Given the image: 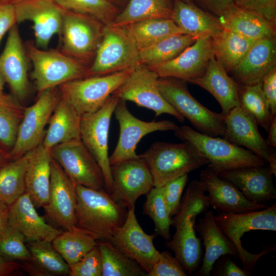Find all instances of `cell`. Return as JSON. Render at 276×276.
Masks as SVG:
<instances>
[{"label": "cell", "instance_id": "obj_55", "mask_svg": "<svg viewBox=\"0 0 276 276\" xmlns=\"http://www.w3.org/2000/svg\"><path fill=\"white\" fill-rule=\"evenodd\" d=\"M21 268V264L0 255V276H7Z\"/></svg>", "mask_w": 276, "mask_h": 276}, {"label": "cell", "instance_id": "obj_16", "mask_svg": "<svg viewBox=\"0 0 276 276\" xmlns=\"http://www.w3.org/2000/svg\"><path fill=\"white\" fill-rule=\"evenodd\" d=\"M76 185L52 158L49 197L43 206L47 216L59 227L68 229L76 225Z\"/></svg>", "mask_w": 276, "mask_h": 276}, {"label": "cell", "instance_id": "obj_1", "mask_svg": "<svg viewBox=\"0 0 276 276\" xmlns=\"http://www.w3.org/2000/svg\"><path fill=\"white\" fill-rule=\"evenodd\" d=\"M76 225L91 233L98 241L107 240L124 224L128 209L117 203L105 189L76 185Z\"/></svg>", "mask_w": 276, "mask_h": 276}, {"label": "cell", "instance_id": "obj_61", "mask_svg": "<svg viewBox=\"0 0 276 276\" xmlns=\"http://www.w3.org/2000/svg\"><path fill=\"white\" fill-rule=\"evenodd\" d=\"M5 157L4 154L0 151V166L4 164Z\"/></svg>", "mask_w": 276, "mask_h": 276}, {"label": "cell", "instance_id": "obj_46", "mask_svg": "<svg viewBox=\"0 0 276 276\" xmlns=\"http://www.w3.org/2000/svg\"><path fill=\"white\" fill-rule=\"evenodd\" d=\"M22 117L0 106V143L5 147L12 148L14 146Z\"/></svg>", "mask_w": 276, "mask_h": 276}, {"label": "cell", "instance_id": "obj_19", "mask_svg": "<svg viewBox=\"0 0 276 276\" xmlns=\"http://www.w3.org/2000/svg\"><path fill=\"white\" fill-rule=\"evenodd\" d=\"M210 166L202 170L198 180L210 206L219 213H242L260 210L268 206L249 201L234 185L222 179Z\"/></svg>", "mask_w": 276, "mask_h": 276}, {"label": "cell", "instance_id": "obj_47", "mask_svg": "<svg viewBox=\"0 0 276 276\" xmlns=\"http://www.w3.org/2000/svg\"><path fill=\"white\" fill-rule=\"evenodd\" d=\"M188 180V174H186L162 186L164 199L171 217L179 211L182 193Z\"/></svg>", "mask_w": 276, "mask_h": 276}, {"label": "cell", "instance_id": "obj_39", "mask_svg": "<svg viewBox=\"0 0 276 276\" xmlns=\"http://www.w3.org/2000/svg\"><path fill=\"white\" fill-rule=\"evenodd\" d=\"M196 40L195 37L186 34L167 37L140 50V63L151 67L168 62L178 56Z\"/></svg>", "mask_w": 276, "mask_h": 276}, {"label": "cell", "instance_id": "obj_31", "mask_svg": "<svg viewBox=\"0 0 276 276\" xmlns=\"http://www.w3.org/2000/svg\"><path fill=\"white\" fill-rule=\"evenodd\" d=\"M52 156L41 144L33 150L25 176L26 192L35 206L43 207L48 202Z\"/></svg>", "mask_w": 276, "mask_h": 276}, {"label": "cell", "instance_id": "obj_58", "mask_svg": "<svg viewBox=\"0 0 276 276\" xmlns=\"http://www.w3.org/2000/svg\"><path fill=\"white\" fill-rule=\"evenodd\" d=\"M119 9L120 7H125L129 0H107Z\"/></svg>", "mask_w": 276, "mask_h": 276}, {"label": "cell", "instance_id": "obj_27", "mask_svg": "<svg viewBox=\"0 0 276 276\" xmlns=\"http://www.w3.org/2000/svg\"><path fill=\"white\" fill-rule=\"evenodd\" d=\"M196 217L189 215L173 220L172 225L175 232L172 239L165 243L189 274L198 267L202 255L201 239L196 236L194 228Z\"/></svg>", "mask_w": 276, "mask_h": 276}, {"label": "cell", "instance_id": "obj_14", "mask_svg": "<svg viewBox=\"0 0 276 276\" xmlns=\"http://www.w3.org/2000/svg\"><path fill=\"white\" fill-rule=\"evenodd\" d=\"M50 153L75 185L105 190L102 171L81 140L58 144Z\"/></svg>", "mask_w": 276, "mask_h": 276}, {"label": "cell", "instance_id": "obj_10", "mask_svg": "<svg viewBox=\"0 0 276 276\" xmlns=\"http://www.w3.org/2000/svg\"><path fill=\"white\" fill-rule=\"evenodd\" d=\"M104 26L89 15L64 10L61 52L85 63L89 61L95 57Z\"/></svg>", "mask_w": 276, "mask_h": 276}, {"label": "cell", "instance_id": "obj_41", "mask_svg": "<svg viewBox=\"0 0 276 276\" xmlns=\"http://www.w3.org/2000/svg\"><path fill=\"white\" fill-rule=\"evenodd\" d=\"M238 96L239 106L268 132L272 117L262 90V83L239 85Z\"/></svg>", "mask_w": 276, "mask_h": 276}, {"label": "cell", "instance_id": "obj_33", "mask_svg": "<svg viewBox=\"0 0 276 276\" xmlns=\"http://www.w3.org/2000/svg\"><path fill=\"white\" fill-rule=\"evenodd\" d=\"M28 249L31 254L29 261L24 262L21 267L31 275H70V267L55 249L51 242L37 241L30 242Z\"/></svg>", "mask_w": 276, "mask_h": 276}, {"label": "cell", "instance_id": "obj_21", "mask_svg": "<svg viewBox=\"0 0 276 276\" xmlns=\"http://www.w3.org/2000/svg\"><path fill=\"white\" fill-rule=\"evenodd\" d=\"M18 29L14 25L9 30L7 39L0 55V72L14 96L22 100L27 95L28 66Z\"/></svg>", "mask_w": 276, "mask_h": 276}, {"label": "cell", "instance_id": "obj_42", "mask_svg": "<svg viewBox=\"0 0 276 276\" xmlns=\"http://www.w3.org/2000/svg\"><path fill=\"white\" fill-rule=\"evenodd\" d=\"M143 206V213L153 221L155 233L167 240L171 239L170 227L172 217L168 212L163 192V188L153 187L147 194Z\"/></svg>", "mask_w": 276, "mask_h": 276}, {"label": "cell", "instance_id": "obj_13", "mask_svg": "<svg viewBox=\"0 0 276 276\" xmlns=\"http://www.w3.org/2000/svg\"><path fill=\"white\" fill-rule=\"evenodd\" d=\"M113 114L119 123L120 134L117 145L109 156L110 165L137 157V144L146 135L155 131H175L179 126L170 120L144 121L134 116L126 101L120 99Z\"/></svg>", "mask_w": 276, "mask_h": 276}, {"label": "cell", "instance_id": "obj_52", "mask_svg": "<svg viewBox=\"0 0 276 276\" xmlns=\"http://www.w3.org/2000/svg\"><path fill=\"white\" fill-rule=\"evenodd\" d=\"M16 23L14 5L0 4V42L5 34Z\"/></svg>", "mask_w": 276, "mask_h": 276}, {"label": "cell", "instance_id": "obj_60", "mask_svg": "<svg viewBox=\"0 0 276 276\" xmlns=\"http://www.w3.org/2000/svg\"><path fill=\"white\" fill-rule=\"evenodd\" d=\"M5 80L3 77V76L0 72V91H3L4 86L5 84Z\"/></svg>", "mask_w": 276, "mask_h": 276}, {"label": "cell", "instance_id": "obj_28", "mask_svg": "<svg viewBox=\"0 0 276 276\" xmlns=\"http://www.w3.org/2000/svg\"><path fill=\"white\" fill-rule=\"evenodd\" d=\"M189 82L209 92L219 103L221 113L224 117L232 109L239 106V85L214 55L210 60L204 74Z\"/></svg>", "mask_w": 276, "mask_h": 276}, {"label": "cell", "instance_id": "obj_53", "mask_svg": "<svg viewBox=\"0 0 276 276\" xmlns=\"http://www.w3.org/2000/svg\"><path fill=\"white\" fill-rule=\"evenodd\" d=\"M218 17L234 5L233 0H195Z\"/></svg>", "mask_w": 276, "mask_h": 276}, {"label": "cell", "instance_id": "obj_30", "mask_svg": "<svg viewBox=\"0 0 276 276\" xmlns=\"http://www.w3.org/2000/svg\"><path fill=\"white\" fill-rule=\"evenodd\" d=\"M81 115L60 96L48 122L42 144L50 150L63 143L80 139Z\"/></svg>", "mask_w": 276, "mask_h": 276}, {"label": "cell", "instance_id": "obj_12", "mask_svg": "<svg viewBox=\"0 0 276 276\" xmlns=\"http://www.w3.org/2000/svg\"><path fill=\"white\" fill-rule=\"evenodd\" d=\"M60 98L56 87L47 89L39 94L34 104L24 110L15 143L8 154L12 160L42 143L44 128Z\"/></svg>", "mask_w": 276, "mask_h": 276}, {"label": "cell", "instance_id": "obj_32", "mask_svg": "<svg viewBox=\"0 0 276 276\" xmlns=\"http://www.w3.org/2000/svg\"><path fill=\"white\" fill-rule=\"evenodd\" d=\"M219 19L223 29L251 40L275 37V25L235 4Z\"/></svg>", "mask_w": 276, "mask_h": 276}, {"label": "cell", "instance_id": "obj_51", "mask_svg": "<svg viewBox=\"0 0 276 276\" xmlns=\"http://www.w3.org/2000/svg\"><path fill=\"white\" fill-rule=\"evenodd\" d=\"M262 88L268 104L270 114L276 116V66L272 67L264 76Z\"/></svg>", "mask_w": 276, "mask_h": 276}, {"label": "cell", "instance_id": "obj_2", "mask_svg": "<svg viewBox=\"0 0 276 276\" xmlns=\"http://www.w3.org/2000/svg\"><path fill=\"white\" fill-rule=\"evenodd\" d=\"M139 155L147 165L155 187H162L209 164L198 149L187 141L180 143L156 142Z\"/></svg>", "mask_w": 276, "mask_h": 276}, {"label": "cell", "instance_id": "obj_48", "mask_svg": "<svg viewBox=\"0 0 276 276\" xmlns=\"http://www.w3.org/2000/svg\"><path fill=\"white\" fill-rule=\"evenodd\" d=\"M186 271L177 259L168 250L160 252L159 257L147 276H186Z\"/></svg>", "mask_w": 276, "mask_h": 276}, {"label": "cell", "instance_id": "obj_50", "mask_svg": "<svg viewBox=\"0 0 276 276\" xmlns=\"http://www.w3.org/2000/svg\"><path fill=\"white\" fill-rule=\"evenodd\" d=\"M225 255L220 257L214 263L211 272L214 276H249L251 270L241 268Z\"/></svg>", "mask_w": 276, "mask_h": 276}, {"label": "cell", "instance_id": "obj_3", "mask_svg": "<svg viewBox=\"0 0 276 276\" xmlns=\"http://www.w3.org/2000/svg\"><path fill=\"white\" fill-rule=\"evenodd\" d=\"M174 134L182 142L193 144L209 161L208 165L219 173L244 167L268 164L265 159L250 151L223 137L206 135L186 125L178 127Z\"/></svg>", "mask_w": 276, "mask_h": 276}, {"label": "cell", "instance_id": "obj_37", "mask_svg": "<svg viewBox=\"0 0 276 276\" xmlns=\"http://www.w3.org/2000/svg\"><path fill=\"white\" fill-rule=\"evenodd\" d=\"M52 243L71 266L79 261L98 242L89 232L75 225L59 234Z\"/></svg>", "mask_w": 276, "mask_h": 276}, {"label": "cell", "instance_id": "obj_29", "mask_svg": "<svg viewBox=\"0 0 276 276\" xmlns=\"http://www.w3.org/2000/svg\"><path fill=\"white\" fill-rule=\"evenodd\" d=\"M172 1L171 19L184 34L197 39L206 36L213 37L223 30L218 16L203 10L195 3Z\"/></svg>", "mask_w": 276, "mask_h": 276}, {"label": "cell", "instance_id": "obj_17", "mask_svg": "<svg viewBox=\"0 0 276 276\" xmlns=\"http://www.w3.org/2000/svg\"><path fill=\"white\" fill-rule=\"evenodd\" d=\"M14 7L16 23L32 22L38 48H47L55 35H61L64 10L53 0H25Z\"/></svg>", "mask_w": 276, "mask_h": 276}, {"label": "cell", "instance_id": "obj_22", "mask_svg": "<svg viewBox=\"0 0 276 276\" xmlns=\"http://www.w3.org/2000/svg\"><path fill=\"white\" fill-rule=\"evenodd\" d=\"M218 175L234 185L250 201L264 203L276 198L273 174L268 164L222 171Z\"/></svg>", "mask_w": 276, "mask_h": 276}, {"label": "cell", "instance_id": "obj_5", "mask_svg": "<svg viewBox=\"0 0 276 276\" xmlns=\"http://www.w3.org/2000/svg\"><path fill=\"white\" fill-rule=\"evenodd\" d=\"M158 86L165 100L199 132L223 137L225 117L202 105L190 93L186 81L172 77H158Z\"/></svg>", "mask_w": 276, "mask_h": 276}, {"label": "cell", "instance_id": "obj_36", "mask_svg": "<svg viewBox=\"0 0 276 276\" xmlns=\"http://www.w3.org/2000/svg\"><path fill=\"white\" fill-rule=\"evenodd\" d=\"M33 150L0 166V200L9 206L26 193V173Z\"/></svg>", "mask_w": 276, "mask_h": 276}, {"label": "cell", "instance_id": "obj_18", "mask_svg": "<svg viewBox=\"0 0 276 276\" xmlns=\"http://www.w3.org/2000/svg\"><path fill=\"white\" fill-rule=\"evenodd\" d=\"M156 234H146L139 223L134 210H129L122 226L107 240L117 250L136 261L147 273L160 255L153 240Z\"/></svg>", "mask_w": 276, "mask_h": 276}, {"label": "cell", "instance_id": "obj_38", "mask_svg": "<svg viewBox=\"0 0 276 276\" xmlns=\"http://www.w3.org/2000/svg\"><path fill=\"white\" fill-rule=\"evenodd\" d=\"M125 27L139 50L169 36L184 34L171 18L145 20Z\"/></svg>", "mask_w": 276, "mask_h": 276}, {"label": "cell", "instance_id": "obj_59", "mask_svg": "<svg viewBox=\"0 0 276 276\" xmlns=\"http://www.w3.org/2000/svg\"><path fill=\"white\" fill-rule=\"evenodd\" d=\"M25 0H0V4H10L14 5Z\"/></svg>", "mask_w": 276, "mask_h": 276}, {"label": "cell", "instance_id": "obj_49", "mask_svg": "<svg viewBox=\"0 0 276 276\" xmlns=\"http://www.w3.org/2000/svg\"><path fill=\"white\" fill-rule=\"evenodd\" d=\"M234 4L276 26V0H233Z\"/></svg>", "mask_w": 276, "mask_h": 276}, {"label": "cell", "instance_id": "obj_56", "mask_svg": "<svg viewBox=\"0 0 276 276\" xmlns=\"http://www.w3.org/2000/svg\"><path fill=\"white\" fill-rule=\"evenodd\" d=\"M9 206L0 200V236L9 224Z\"/></svg>", "mask_w": 276, "mask_h": 276}, {"label": "cell", "instance_id": "obj_15", "mask_svg": "<svg viewBox=\"0 0 276 276\" xmlns=\"http://www.w3.org/2000/svg\"><path fill=\"white\" fill-rule=\"evenodd\" d=\"M112 189L110 194L117 203L134 210L137 198L147 195L154 187L152 175L140 156L110 165Z\"/></svg>", "mask_w": 276, "mask_h": 276}, {"label": "cell", "instance_id": "obj_8", "mask_svg": "<svg viewBox=\"0 0 276 276\" xmlns=\"http://www.w3.org/2000/svg\"><path fill=\"white\" fill-rule=\"evenodd\" d=\"M133 69L66 82L59 86L60 96L81 116L96 112L124 82Z\"/></svg>", "mask_w": 276, "mask_h": 276}, {"label": "cell", "instance_id": "obj_24", "mask_svg": "<svg viewBox=\"0 0 276 276\" xmlns=\"http://www.w3.org/2000/svg\"><path fill=\"white\" fill-rule=\"evenodd\" d=\"M225 125L224 139L246 148L268 162L274 151L271 150L261 135L258 125L246 111L240 106L235 107L225 116Z\"/></svg>", "mask_w": 276, "mask_h": 276}, {"label": "cell", "instance_id": "obj_43", "mask_svg": "<svg viewBox=\"0 0 276 276\" xmlns=\"http://www.w3.org/2000/svg\"><path fill=\"white\" fill-rule=\"evenodd\" d=\"M61 9L91 16L103 24H111L119 9L107 0H53Z\"/></svg>", "mask_w": 276, "mask_h": 276}, {"label": "cell", "instance_id": "obj_23", "mask_svg": "<svg viewBox=\"0 0 276 276\" xmlns=\"http://www.w3.org/2000/svg\"><path fill=\"white\" fill-rule=\"evenodd\" d=\"M276 66L275 37L256 41L229 74L239 85L261 83L264 76Z\"/></svg>", "mask_w": 276, "mask_h": 276}, {"label": "cell", "instance_id": "obj_11", "mask_svg": "<svg viewBox=\"0 0 276 276\" xmlns=\"http://www.w3.org/2000/svg\"><path fill=\"white\" fill-rule=\"evenodd\" d=\"M158 76L146 65L140 64L113 93L120 99L131 101L137 106L147 108L158 117L169 114L182 123L185 118L163 97L158 86Z\"/></svg>", "mask_w": 276, "mask_h": 276}, {"label": "cell", "instance_id": "obj_62", "mask_svg": "<svg viewBox=\"0 0 276 276\" xmlns=\"http://www.w3.org/2000/svg\"><path fill=\"white\" fill-rule=\"evenodd\" d=\"M181 1H183L185 3H189V4H195V0H180Z\"/></svg>", "mask_w": 276, "mask_h": 276}, {"label": "cell", "instance_id": "obj_25", "mask_svg": "<svg viewBox=\"0 0 276 276\" xmlns=\"http://www.w3.org/2000/svg\"><path fill=\"white\" fill-rule=\"evenodd\" d=\"M9 224L17 229L26 241L51 242L62 232L48 224L37 212L29 195L25 193L9 206Z\"/></svg>", "mask_w": 276, "mask_h": 276}, {"label": "cell", "instance_id": "obj_44", "mask_svg": "<svg viewBox=\"0 0 276 276\" xmlns=\"http://www.w3.org/2000/svg\"><path fill=\"white\" fill-rule=\"evenodd\" d=\"M24 236L8 224L0 236V255L12 260L29 261L31 254Z\"/></svg>", "mask_w": 276, "mask_h": 276}, {"label": "cell", "instance_id": "obj_20", "mask_svg": "<svg viewBox=\"0 0 276 276\" xmlns=\"http://www.w3.org/2000/svg\"><path fill=\"white\" fill-rule=\"evenodd\" d=\"M213 56L212 37L206 36L197 39L173 59L148 68L159 77H172L189 82L204 74Z\"/></svg>", "mask_w": 276, "mask_h": 276}, {"label": "cell", "instance_id": "obj_45", "mask_svg": "<svg viewBox=\"0 0 276 276\" xmlns=\"http://www.w3.org/2000/svg\"><path fill=\"white\" fill-rule=\"evenodd\" d=\"M70 267V276H102V258L98 244Z\"/></svg>", "mask_w": 276, "mask_h": 276}, {"label": "cell", "instance_id": "obj_4", "mask_svg": "<svg viewBox=\"0 0 276 276\" xmlns=\"http://www.w3.org/2000/svg\"><path fill=\"white\" fill-rule=\"evenodd\" d=\"M216 224L234 244L244 269L252 270L262 256L275 250V245L265 246L261 252L251 254L243 247L241 239L255 230L276 231V204L258 211L242 213H219L214 215Z\"/></svg>", "mask_w": 276, "mask_h": 276}, {"label": "cell", "instance_id": "obj_6", "mask_svg": "<svg viewBox=\"0 0 276 276\" xmlns=\"http://www.w3.org/2000/svg\"><path fill=\"white\" fill-rule=\"evenodd\" d=\"M140 64L139 50L126 27L111 23L104 26L88 75H104L131 70Z\"/></svg>", "mask_w": 276, "mask_h": 276}, {"label": "cell", "instance_id": "obj_34", "mask_svg": "<svg viewBox=\"0 0 276 276\" xmlns=\"http://www.w3.org/2000/svg\"><path fill=\"white\" fill-rule=\"evenodd\" d=\"M256 41L223 29L212 37L213 54L229 74Z\"/></svg>", "mask_w": 276, "mask_h": 276}, {"label": "cell", "instance_id": "obj_57", "mask_svg": "<svg viewBox=\"0 0 276 276\" xmlns=\"http://www.w3.org/2000/svg\"><path fill=\"white\" fill-rule=\"evenodd\" d=\"M266 142L269 147H276V116L272 117Z\"/></svg>", "mask_w": 276, "mask_h": 276}, {"label": "cell", "instance_id": "obj_35", "mask_svg": "<svg viewBox=\"0 0 276 276\" xmlns=\"http://www.w3.org/2000/svg\"><path fill=\"white\" fill-rule=\"evenodd\" d=\"M172 9L171 0H129L111 24L125 26L145 20L171 18Z\"/></svg>", "mask_w": 276, "mask_h": 276}, {"label": "cell", "instance_id": "obj_7", "mask_svg": "<svg viewBox=\"0 0 276 276\" xmlns=\"http://www.w3.org/2000/svg\"><path fill=\"white\" fill-rule=\"evenodd\" d=\"M27 52L33 66L32 77L39 94L66 82L88 77L89 66L61 51L43 50L28 42Z\"/></svg>", "mask_w": 276, "mask_h": 276}, {"label": "cell", "instance_id": "obj_9", "mask_svg": "<svg viewBox=\"0 0 276 276\" xmlns=\"http://www.w3.org/2000/svg\"><path fill=\"white\" fill-rule=\"evenodd\" d=\"M120 99L112 94L103 106L96 112L81 116L80 139L101 169L105 190L109 194L112 180L108 155V136L110 121Z\"/></svg>", "mask_w": 276, "mask_h": 276}, {"label": "cell", "instance_id": "obj_40", "mask_svg": "<svg viewBox=\"0 0 276 276\" xmlns=\"http://www.w3.org/2000/svg\"><path fill=\"white\" fill-rule=\"evenodd\" d=\"M98 242L102 258V276H147L136 261L117 250L108 240Z\"/></svg>", "mask_w": 276, "mask_h": 276}, {"label": "cell", "instance_id": "obj_54", "mask_svg": "<svg viewBox=\"0 0 276 276\" xmlns=\"http://www.w3.org/2000/svg\"><path fill=\"white\" fill-rule=\"evenodd\" d=\"M0 106L23 116L24 110L18 99L14 96L6 94L3 91H0Z\"/></svg>", "mask_w": 276, "mask_h": 276}, {"label": "cell", "instance_id": "obj_26", "mask_svg": "<svg viewBox=\"0 0 276 276\" xmlns=\"http://www.w3.org/2000/svg\"><path fill=\"white\" fill-rule=\"evenodd\" d=\"M194 228L200 235L205 247L201 267L195 275L210 276L214 263L222 256L227 255L236 259L238 258L235 245L216 224L212 210L205 212Z\"/></svg>", "mask_w": 276, "mask_h": 276}]
</instances>
